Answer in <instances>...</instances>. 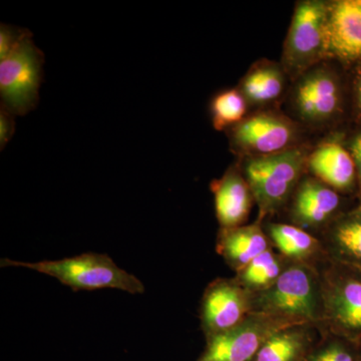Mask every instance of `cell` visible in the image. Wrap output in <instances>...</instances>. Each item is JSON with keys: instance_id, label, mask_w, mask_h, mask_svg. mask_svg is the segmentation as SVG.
I'll list each match as a JSON object with an SVG mask.
<instances>
[{"instance_id": "ba28073f", "label": "cell", "mask_w": 361, "mask_h": 361, "mask_svg": "<svg viewBox=\"0 0 361 361\" xmlns=\"http://www.w3.org/2000/svg\"><path fill=\"white\" fill-rule=\"evenodd\" d=\"M297 324L278 316L250 312L234 329L206 338L205 351L200 360L250 361L271 336Z\"/></svg>"}, {"instance_id": "9a60e30c", "label": "cell", "mask_w": 361, "mask_h": 361, "mask_svg": "<svg viewBox=\"0 0 361 361\" xmlns=\"http://www.w3.org/2000/svg\"><path fill=\"white\" fill-rule=\"evenodd\" d=\"M271 247L262 221L256 220L252 224L239 227L220 228L216 251L224 259L226 264L238 273Z\"/></svg>"}, {"instance_id": "3957f363", "label": "cell", "mask_w": 361, "mask_h": 361, "mask_svg": "<svg viewBox=\"0 0 361 361\" xmlns=\"http://www.w3.org/2000/svg\"><path fill=\"white\" fill-rule=\"evenodd\" d=\"M4 266L37 271L59 280L75 291L110 288L130 294L145 292L144 284L139 278L118 267L106 254L84 253L75 257L39 262H20L6 258L1 260V267Z\"/></svg>"}, {"instance_id": "4316f807", "label": "cell", "mask_w": 361, "mask_h": 361, "mask_svg": "<svg viewBox=\"0 0 361 361\" xmlns=\"http://www.w3.org/2000/svg\"><path fill=\"white\" fill-rule=\"evenodd\" d=\"M198 361H210V360H199Z\"/></svg>"}, {"instance_id": "2e32d148", "label": "cell", "mask_w": 361, "mask_h": 361, "mask_svg": "<svg viewBox=\"0 0 361 361\" xmlns=\"http://www.w3.org/2000/svg\"><path fill=\"white\" fill-rule=\"evenodd\" d=\"M320 234L327 257L361 270V206L341 213Z\"/></svg>"}, {"instance_id": "484cf974", "label": "cell", "mask_w": 361, "mask_h": 361, "mask_svg": "<svg viewBox=\"0 0 361 361\" xmlns=\"http://www.w3.org/2000/svg\"><path fill=\"white\" fill-rule=\"evenodd\" d=\"M356 104L361 113V75L358 78L357 84H356Z\"/></svg>"}, {"instance_id": "603a6c76", "label": "cell", "mask_w": 361, "mask_h": 361, "mask_svg": "<svg viewBox=\"0 0 361 361\" xmlns=\"http://www.w3.org/2000/svg\"><path fill=\"white\" fill-rule=\"evenodd\" d=\"M30 33V30L25 28L1 23L0 25V61L9 56Z\"/></svg>"}, {"instance_id": "d4e9b609", "label": "cell", "mask_w": 361, "mask_h": 361, "mask_svg": "<svg viewBox=\"0 0 361 361\" xmlns=\"http://www.w3.org/2000/svg\"><path fill=\"white\" fill-rule=\"evenodd\" d=\"M346 148L355 161L356 174H357V192L361 206V130L349 139Z\"/></svg>"}, {"instance_id": "7a4b0ae2", "label": "cell", "mask_w": 361, "mask_h": 361, "mask_svg": "<svg viewBox=\"0 0 361 361\" xmlns=\"http://www.w3.org/2000/svg\"><path fill=\"white\" fill-rule=\"evenodd\" d=\"M308 154L302 146H297L272 155L243 158L238 167L258 207L257 220L263 222L288 205L306 173Z\"/></svg>"}, {"instance_id": "8fae6325", "label": "cell", "mask_w": 361, "mask_h": 361, "mask_svg": "<svg viewBox=\"0 0 361 361\" xmlns=\"http://www.w3.org/2000/svg\"><path fill=\"white\" fill-rule=\"evenodd\" d=\"M287 206L291 224L322 232L341 214V197L322 180L304 175Z\"/></svg>"}, {"instance_id": "8992f818", "label": "cell", "mask_w": 361, "mask_h": 361, "mask_svg": "<svg viewBox=\"0 0 361 361\" xmlns=\"http://www.w3.org/2000/svg\"><path fill=\"white\" fill-rule=\"evenodd\" d=\"M44 54L30 32L9 56L0 61L1 106L14 116H25L37 108L44 77Z\"/></svg>"}, {"instance_id": "5b68a950", "label": "cell", "mask_w": 361, "mask_h": 361, "mask_svg": "<svg viewBox=\"0 0 361 361\" xmlns=\"http://www.w3.org/2000/svg\"><path fill=\"white\" fill-rule=\"evenodd\" d=\"M327 25L329 2H297L282 54L285 73L297 78L329 59Z\"/></svg>"}, {"instance_id": "ac0fdd59", "label": "cell", "mask_w": 361, "mask_h": 361, "mask_svg": "<svg viewBox=\"0 0 361 361\" xmlns=\"http://www.w3.org/2000/svg\"><path fill=\"white\" fill-rule=\"evenodd\" d=\"M319 336L312 324L285 327L271 336L250 361H304Z\"/></svg>"}, {"instance_id": "cb8c5ba5", "label": "cell", "mask_w": 361, "mask_h": 361, "mask_svg": "<svg viewBox=\"0 0 361 361\" xmlns=\"http://www.w3.org/2000/svg\"><path fill=\"white\" fill-rule=\"evenodd\" d=\"M16 132V116L0 106V148L4 149Z\"/></svg>"}, {"instance_id": "e0dca14e", "label": "cell", "mask_w": 361, "mask_h": 361, "mask_svg": "<svg viewBox=\"0 0 361 361\" xmlns=\"http://www.w3.org/2000/svg\"><path fill=\"white\" fill-rule=\"evenodd\" d=\"M263 228L271 245L292 262L316 266L327 257L320 239L298 226L269 222Z\"/></svg>"}, {"instance_id": "5bb4252c", "label": "cell", "mask_w": 361, "mask_h": 361, "mask_svg": "<svg viewBox=\"0 0 361 361\" xmlns=\"http://www.w3.org/2000/svg\"><path fill=\"white\" fill-rule=\"evenodd\" d=\"M210 189L220 228L227 229L245 225L255 201L239 167L228 169L220 179L211 182Z\"/></svg>"}, {"instance_id": "4fadbf2b", "label": "cell", "mask_w": 361, "mask_h": 361, "mask_svg": "<svg viewBox=\"0 0 361 361\" xmlns=\"http://www.w3.org/2000/svg\"><path fill=\"white\" fill-rule=\"evenodd\" d=\"M306 173L339 194L357 190V174L353 156L348 148L336 140L323 142L308 154Z\"/></svg>"}, {"instance_id": "7402d4cb", "label": "cell", "mask_w": 361, "mask_h": 361, "mask_svg": "<svg viewBox=\"0 0 361 361\" xmlns=\"http://www.w3.org/2000/svg\"><path fill=\"white\" fill-rule=\"evenodd\" d=\"M319 334V338L304 361H361V341L330 331Z\"/></svg>"}, {"instance_id": "7c38bea8", "label": "cell", "mask_w": 361, "mask_h": 361, "mask_svg": "<svg viewBox=\"0 0 361 361\" xmlns=\"http://www.w3.org/2000/svg\"><path fill=\"white\" fill-rule=\"evenodd\" d=\"M329 59L351 63L361 59V0L329 2Z\"/></svg>"}, {"instance_id": "277c9868", "label": "cell", "mask_w": 361, "mask_h": 361, "mask_svg": "<svg viewBox=\"0 0 361 361\" xmlns=\"http://www.w3.org/2000/svg\"><path fill=\"white\" fill-rule=\"evenodd\" d=\"M323 301L319 332L361 341V270L329 257L316 265Z\"/></svg>"}, {"instance_id": "6da1fadb", "label": "cell", "mask_w": 361, "mask_h": 361, "mask_svg": "<svg viewBox=\"0 0 361 361\" xmlns=\"http://www.w3.org/2000/svg\"><path fill=\"white\" fill-rule=\"evenodd\" d=\"M251 312L266 313L322 329L323 301L317 267L292 262L269 288L251 294Z\"/></svg>"}, {"instance_id": "ffe728a7", "label": "cell", "mask_w": 361, "mask_h": 361, "mask_svg": "<svg viewBox=\"0 0 361 361\" xmlns=\"http://www.w3.org/2000/svg\"><path fill=\"white\" fill-rule=\"evenodd\" d=\"M291 263L292 261L271 247L254 259L244 269L236 273L234 278L249 293H257L274 284Z\"/></svg>"}, {"instance_id": "9c48e42d", "label": "cell", "mask_w": 361, "mask_h": 361, "mask_svg": "<svg viewBox=\"0 0 361 361\" xmlns=\"http://www.w3.org/2000/svg\"><path fill=\"white\" fill-rule=\"evenodd\" d=\"M230 146L243 158L272 155L294 147L299 129L290 118L275 111H259L246 116L229 130Z\"/></svg>"}, {"instance_id": "44dd1931", "label": "cell", "mask_w": 361, "mask_h": 361, "mask_svg": "<svg viewBox=\"0 0 361 361\" xmlns=\"http://www.w3.org/2000/svg\"><path fill=\"white\" fill-rule=\"evenodd\" d=\"M248 102L238 89L221 90L210 102L211 121L214 129L231 130L246 118Z\"/></svg>"}, {"instance_id": "52a82bcc", "label": "cell", "mask_w": 361, "mask_h": 361, "mask_svg": "<svg viewBox=\"0 0 361 361\" xmlns=\"http://www.w3.org/2000/svg\"><path fill=\"white\" fill-rule=\"evenodd\" d=\"M290 102L294 115L311 127L332 122L341 111V87L329 66L319 65L295 78Z\"/></svg>"}, {"instance_id": "30bf717a", "label": "cell", "mask_w": 361, "mask_h": 361, "mask_svg": "<svg viewBox=\"0 0 361 361\" xmlns=\"http://www.w3.org/2000/svg\"><path fill=\"white\" fill-rule=\"evenodd\" d=\"M251 312V294L233 278H217L204 291L201 327L208 337L234 329Z\"/></svg>"}, {"instance_id": "d6986e66", "label": "cell", "mask_w": 361, "mask_h": 361, "mask_svg": "<svg viewBox=\"0 0 361 361\" xmlns=\"http://www.w3.org/2000/svg\"><path fill=\"white\" fill-rule=\"evenodd\" d=\"M284 68L278 63L261 61L255 63L240 82L238 90L248 104L264 106L277 101L284 92Z\"/></svg>"}]
</instances>
